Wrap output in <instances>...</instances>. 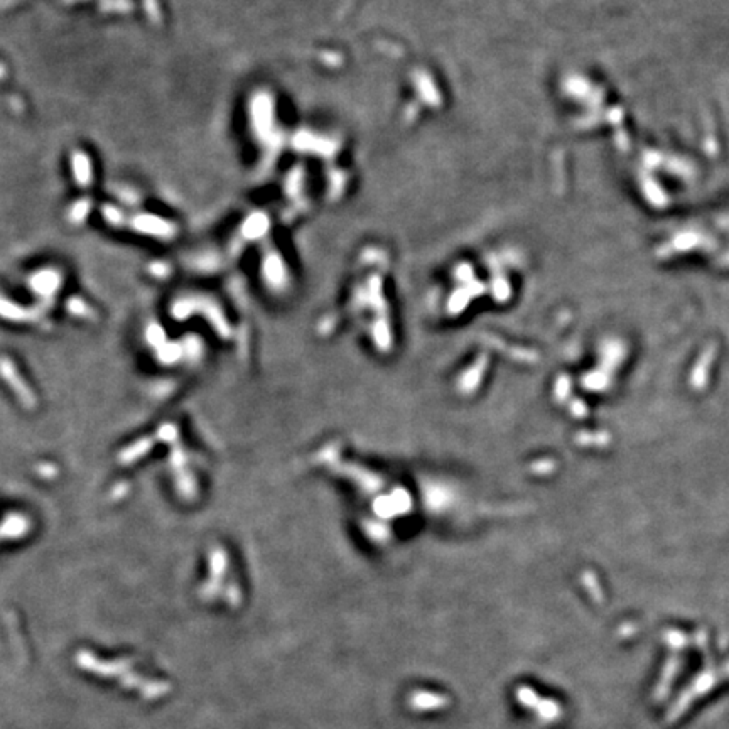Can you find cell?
Instances as JSON below:
<instances>
[{
    "mask_svg": "<svg viewBox=\"0 0 729 729\" xmlns=\"http://www.w3.org/2000/svg\"><path fill=\"white\" fill-rule=\"evenodd\" d=\"M410 709L416 712H434L449 706V697L431 690H416L409 697Z\"/></svg>",
    "mask_w": 729,
    "mask_h": 729,
    "instance_id": "1",
    "label": "cell"
}]
</instances>
